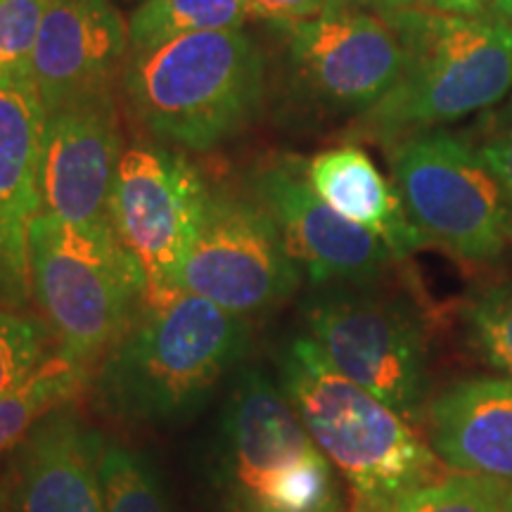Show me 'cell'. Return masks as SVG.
Here are the masks:
<instances>
[{
  "instance_id": "1",
  "label": "cell",
  "mask_w": 512,
  "mask_h": 512,
  "mask_svg": "<svg viewBox=\"0 0 512 512\" xmlns=\"http://www.w3.org/2000/svg\"><path fill=\"white\" fill-rule=\"evenodd\" d=\"M280 387L313 444L347 479L356 512H387L446 477V465L411 422L339 373L309 335L285 347Z\"/></svg>"
},
{
  "instance_id": "2",
  "label": "cell",
  "mask_w": 512,
  "mask_h": 512,
  "mask_svg": "<svg viewBox=\"0 0 512 512\" xmlns=\"http://www.w3.org/2000/svg\"><path fill=\"white\" fill-rule=\"evenodd\" d=\"M399 36L394 88L363 114L358 133L384 147L486 110L512 86V22L411 5L384 15Z\"/></svg>"
},
{
  "instance_id": "3",
  "label": "cell",
  "mask_w": 512,
  "mask_h": 512,
  "mask_svg": "<svg viewBox=\"0 0 512 512\" xmlns=\"http://www.w3.org/2000/svg\"><path fill=\"white\" fill-rule=\"evenodd\" d=\"M124 91L162 143L214 150L252 124L266 98V57L247 31H202L128 53Z\"/></svg>"
},
{
  "instance_id": "4",
  "label": "cell",
  "mask_w": 512,
  "mask_h": 512,
  "mask_svg": "<svg viewBox=\"0 0 512 512\" xmlns=\"http://www.w3.org/2000/svg\"><path fill=\"white\" fill-rule=\"evenodd\" d=\"M247 316L185 292L166 309H143L102 358L98 399L131 422H171L195 413L216 382L247 354Z\"/></svg>"
},
{
  "instance_id": "5",
  "label": "cell",
  "mask_w": 512,
  "mask_h": 512,
  "mask_svg": "<svg viewBox=\"0 0 512 512\" xmlns=\"http://www.w3.org/2000/svg\"><path fill=\"white\" fill-rule=\"evenodd\" d=\"M31 297L57 351L88 368L107 356L143 304L145 278L114 228L81 230L36 216L29 233Z\"/></svg>"
},
{
  "instance_id": "6",
  "label": "cell",
  "mask_w": 512,
  "mask_h": 512,
  "mask_svg": "<svg viewBox=\"0 0 512 512\" xmlns=\"http://www.w3.org/2000/svg\"><path fill=\"white\" fill-rule=\"evenodd\" d=\"M302 318L339 373L406 422H425L430 354L425 318L411 297L375 283L320 285L304 299Z\"/></svg>"
},
{
  "instance_id": "7",
  "label": "cell",
  "mask_w": 512,
  "mask_h": 512,
  "mask_svg": "<svg viewBox=\"0 0 512 512\" xmlns=\"http://www.w3.org/2000/svg\"><path fill=\"white\" fill-rule=\"evenodd\" d=\"M394 188L422 245L472 264L494 261L512 240L501 185L463 138L427 131L389 145Z\"/></svg>"
},
{
  "instance_id": "8",
  "label": "cell",
  "mask_w": 512,
  "mask_h": 512,
  "mask_svg": "<svg viewBox=\"0 0 512 512\" xmlns=\"http://www.w3.org/2000/svg\"><path fill=\"white\" fill-rule=\"evenodd\" d=\"M209 192L200 166L183 152L138 143L121 155L110 219L143 271V309H166L185 294V261L200 233Z\"/></svg>"
},
{
  "instance_id": "9",
  "label": "cell",
  "mask_w": 512,
  "mask_h": 512,
  "mask_svg": "<svg viewBox=\"0 0 512 512\" xmlns=\"http://www.w3.org/2000/svg\"><path fill=\"white\" fill-rule=\"evenodd\" d=\"M302 268L287 252L273 216L252 195L211 188L183 271L188 294L249 316L287 302Z\"/></svg>"
},
{
  "instance_id": "10",
  "label": "cell",
  "mask_w": 512,
  "mask_h": 512,
  "mask_svg": "<svg viewBox=\"0 0 512 512\" xmlns=\"http://www.w3.org/2000/svg\"><path fill=\"white\" fill-rule=\"evenodd\" d=\"M285 36L294 95L330 114H366L394 88L403 48L389 19L337 5L304 22L275 27Z\"/></svg>"
},
{
  "instance_id": "11",
  "label": "cell",
  "mask_w": 512,
  "mask_h": 512,
  "mask_svg": "<svg viewBox=\"0 0 512 512\" xmlns=\"http://www.w3.org/2000/svg\"><path fill=\"white\" fill-rule=\"evenodd\" d=\"M247 192L273 216L287 252L311 285H361L380 280L396 256L380 235L328 207L292 157L256 166Z\"/></svg>"
},
{
  "instance_id": "12",
  "label": "cell",
  "mask_w": 512,
  "mask_h": 512,
  "mask_svg": "<svg viewBox=\"0 0 512 512\" xmlns=\"http://www.w3.org/2000/svg\"><path fill=\"white\" fill-rule=\"evenodd\" d=\"M121 150L112 91L46 112L41 155L43 211L81 230L112 228L110 197Z\"/></svg>"
},
{
  "instance_id": "13",
  "label": "cell",
  "mask_w": 512,
  "mask_h": 512,
  "mask_svg": "<svg viewBox=\"0 0 512 512\" xmlns=\"http://www.w3.org/2000/svg\"><path fill=\"white\" fill-rule=\"evenodd\" d=\"M46 110L31 76H0V304L31 299L29 233L43 211Z\"/></svg>"
},
{
  "instance_id": "14",
  "label": "cell",
  "mask_w": 512,
  "mask_h": 512,
  "mask_svg": "<svg viewBox=\"0 0 512 512\" xmlns=\"http://www.w3.org/2000/svg\"><path fill=\"white\" fill-rule=\"evenodd\" d=\"M126 55L128 24L114 0H48L31 55L43 110L112 91Z\"/></svg>"
},
{
  "instance_id": "15",
  "label": "cell",
  "mask_w": 512,
  "mask_h": 512,
  "mask_svg": "<svg viewBox=\"0 0 512 512\" xmlns=\"http://www.w3.org/2000/svg\"><path fill=\"white\" fill-rule=\"evenodd\" d=\"M226 439L230 470L247 510L320 453L283 389L254 368L242 370L230 394Z\"/></svg>"
},
{
  "instance_id": "16",
  "label": "cell",
  "mask_w": 512,
  "mask_h": 512,
  "mask_svg": "<svg viewBox=\"0 0 512 512\" xmlns=\"http://www.w3.org/2000/svg\"><path fill=\"white\" fill-rule=\"evenodd\" d=\"M102 439L69 406L50 413L12 451V512H105L98 477Z\"/></svg>"
},
{
  "instance_id": "17",
  "label": "cell",
  "mask_w": 512,
  "mask_h": 512,
  "mask_svg": "<svg viewBox=\"0 0 512 512\" xmlns=\"http://www.w3.org/2000/svg\"><path fill=\"white\" fill-rule=\"evenodd\" d=\"M432 451L451 470L512 484V380L467 377L427 406Z\"/></svg>"
},
{
  "instance_id": "18",
  "label": "cell",
  "mask_w": 512,
  "mask_h": 512,
  "mask_svg": "<svg viewBox=\"0 0 512 512\" xmlns=\"http://www.w3.org/2000/svg\"><path fill=\"white\" fill-rule=\"evenodd\" d=\"M313 192L351 223L380 235L396 259L422 247L420 235L408 221L399 192L387 183L361 147L342 145L304 162Z\"/></svg>"
},
{
  "instance_id": "19",
  "label": "cell",
  "mask_w": 512,
  "mask_h": 512,
  "mask_svg": "<svg viewBox=\"0 0 512 512\" xmlns=\"http://www.w3.org/2000/svg\"><path fill=\"white\" fill-rule=\"evenodd\" d=\"M245 0H143L128 19V53H145L181 36L242 29Z\"/></svg>"
},
{
  "instance_id": "20",
  "label": "cell",
  "mask_w": 512,
  "mask_h": 512,
  "mask_svg": "<svg viewBox=\"0 0 512 512\" xmlns=\"http://www.w3.org/2000/svg\"><path fill=\"white\" fill-rule=\"evenodd\" d=\"M83 382L86 368L57 351L22 387L0 396V456L15 451L50 413L69 406L81 394Z\"/></svg>"
},
{
  "instance_id": "21",
  "label": "cell",
  "mask_w": 512,
  "mask_h": 512,
  "mask_svg": "<svg viewBox=\"0 0 512 512\" xmlns=\"http://www.w3.org/2000/svg\"><path fill=\"white\" fill-rule=\"evenodd\" d=\"M98 477L105 512H169L155 470L131 448L102 441Z\"/></svg>"
},
{
  "instance_id": "22",
  "label": "cell",
  "mask_w": 512,
  "mask_h": 512,
  "mask_svg": "<svg viewBox=\"0 0 512 512\" xmlns=\"http://www.w3.org/2000/svg\"><path fill=\"white\" fill-rule=\"evenodd\" d=\"M57 354L46 323L0 304V396L15 392Z\"/></svg>"
},
{
  "instance_id": "23",
  "label": "cell",
  "mask_w": 512,
  "mask_h": 512,
  "mask_svg": "<svg viewBox=\"0 0 512 512\" xmlns=\"http://www.w3.org/2000/svg\"><path fill=\"white\" fill-rule=\"evenodd\" d=\"M510 486L475 475H446L401 498L387 512H503Z\"/></svg>"
},
{
  "instance_id": "24",
  "label": "cell",
  "mask_w": 512,
  "mask_h": 512,
  "mask_svg": "<svg viewBox=\"0 0 512 512\" xmlns=\"http://www.w3.org/2000/svg\"><path fill=\"white\" fill-rule=\"evenodd\" d=\"M465 325L486 363L512 377V283L477 292L465 306Z\"/></svg>"
},
{
  "instance_id": "25",
  "label": "cell",
  "mask_w": 512,
  "mask_h": 512,
  "mask_svg": "<svg viewBox=\"0 0 512 512\" xmlns=\"http://www.w3.org/2000/svg\"><path fill=\"white\" fill-rule=\"evenodd\" d=\"M48 0H0V76H31Z\"/></svg>"
},
{
  "instance_id": "26",
  "label": "cell",
  "mask_w": 512,
  "mask_h": 512,
  "mask_svg": "<svg viewBox=\"0 0 512 512\" xmlns=\"http://www.w3.org/2000/svg\"><path fill=\"white\" fill-rule=\"evenodd\" d=\"M245 5L249 17L273 24V27H287V24L323 15L344 3L339 0H245Z\"/></svg>"
},
{
  "instance_id": "27",
  "label": "cell",
  "mask_w": 512,
  "mask_h": 512,
  "mask_svg": "<svg viewBox=\"0 0 512 512\" xmlns=\"http://www.w3.org/2000/svg\"><path fill=\"white\" fill-rule=\"evenodd\" d=\"M477 155L486 164V169L494 174L505 200H508V207L512 209V121L505 128H498L494 136L486 138Z\"/></svg>"
},
{
  "instance_id": "28",
  "label": "cell",
  "mask_w": 512,
  "mask_h": 512,
  "mask_svg": "<svg viewBox=\"0 0 512 512\" xmlns=\"http://www.w3.org/2000/svg\"><path fill=\"white\" fill-rule=\"evenodd\" d=\"M418 5H427L448 15L512 22V0H418Z\"/></svg>"
},
{
  "instance_id": "29",
  "label": "cell",
  "mask_w": 512,
  "mask_h": 512,
  "mask_svg": "<svg viewBox=\"0 0 512 512\" xmlns=\"http://www.w3.org/2000/svg\"><path fill=\"white\" fill-rule=\"evenodd\" d=\"M339 3L349 5V8L377 12V15H389V12H394V10L418 5V0H339Z\"/></svg>"
},
{
  "instance_id": "30",
  "label": "cell",
  "mask_w": 512,
  "mask_h": 512,
  "mask_svg": "<svg viewBox=\"0 0 512 512\" xmlns=\"http://www.w3.org/2000/svg\"><path fill=\"white\" fill-rule=\"evenodd\" d=\"M503 512H512V486L508 489V496L503 501Z\"/></svg>"
},
{
  "instance_id": "31",
  "label": "cell",
  "mask_w": 512,
  "mask_h": 512,
  "mask_svg": "<svg viewBox=\"0 0 512 512\" xmlns=\"http://www.w3.org/2000/svg\"><path fill=\"white\" fill-rule=\"evenodd\" d=\"M114 3H121V5H140L143 0H114Z\"/></svg>"
},
{
  "instance_id": "32",
  "label": "cell",
  "mask_w": 512,
  "mask_h": 512,
  "mask_svg": "<svg viewBox=\"0 0 512 512\" xmlns=\"http://www.w3.org/2000/svg\"><path fill=\"white\" fill-rule=\"evenodd\" d=\"M0 512H12V510H10V505H8V503H5V501H3V498H0Z\"/></svg>"
}]
</instances>
